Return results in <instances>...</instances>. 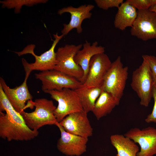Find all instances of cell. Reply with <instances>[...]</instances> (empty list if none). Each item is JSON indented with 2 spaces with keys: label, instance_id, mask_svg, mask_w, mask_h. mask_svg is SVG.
Returning a JSON list of instances; mask_svg holds the SVG:
<instances>
[{
  "label": "cell",
  "instance_id": "cell-1",
  "mask_svg": "<svg viewBox=\"0 0 156 156\" xmlns=\"http://www.w3.org/2000/svg\"><path fill=\"white\" fill-rule=\"evenodd\" d=\"M39 134L26 125L20 113L16 111L8 99L0 84V137L8 141H28Z\"/></svg>",
  "mask_w": 156,
  "mask_h": 156
},
{
  "label": "cell",
  "instance_id": "cell-2",
  "mask_svg": "<svg viewBox=\"0 0 156 156\" xmlns=\"http://www.w3.org/2000/svg\"><path fill=\"white\" fill-rule=\"evenodd\" d=\"M32 103L35 107L34 111L28 113L24 111L20 113L29 128L38 131L44 126L56 125L58 123L54 114L56 107L52 100L40 98L35 99Z\"/></svg>",
  "mask_w": 156,
  "mask_h": 156
},
{
  "label": "cell",
  "instance_id": "cell-3",
  "mask_svg": "<svg viewBox=\"0 0 156 156\" xmlns=\"http://www.w3.org/2000/svg\"><path fill=\"white\" fill-rule=\"evenodd\" d=\"M53 36L55 39L50 48L40 55L35 54L34 52L35 46L33 44L28 45L21 51L15 52L19 56L29 53L34 57L35 61L31 63L28 62L24 58L22 59V62L25 71L31 72L33 70H37L41 72L55 69L56 62L55 48L64 36L62 34L59 36L57 33Z\"/></svg>",
  "mask_w": 156,
  "mask_h": 156
},
{
  "label": "cell",
  "instance_id": "cell-4",
  "mask_svg": "<svg viewBox=\"0 0 156 156\" xmlns=\"http://www.w3.org/2000/svg\"><path fill=\"white\" fill-rule=\"evenodd\" d=\"M128 68L124 66L120 56L112 63L101 86L103 90L112 95L120 102L123 94L128 76Z\"/></svg>",
  "mask_w": 156,
  "mask_h": 156
},
{
  "label": "cell",
  "instance_id": "cell-5",
  "mask_svg": "<svg viewBox=\"0 0 156 156\" xmlns=\"http://www.w3.org/2000/svg\"><path fill=\"white\" fill-rule=\"evenodd\" d=\"M154 83L149 66L144 60L132 74L131 86L139 98L140 105L147 107L152 98Z\"/></svg>",
  "mask_w": 156,
  "mask_h": 156
},
{
  "label": "cell",
  "instance_id": "cell-6",
  "mask_svg": "<svg viewBox=\"0 0 156 156\" xmlns=\"http://www.w3.org/2000/svg\"><path fill=\"white\" fill-rule=\"evenodd\" d=\"M51 97L57 101L54 114L58 122L71 113L83 111L79 97L74 90L64 88L60 90L48 91Z\"/></svg>",
  "mask_w": 156,
  "mask_h": 156
},
{
  "label": "cell",
  "instance_id": "cell-7",
  "mask_svg": "<svg viewBox=\"0 0 156 156\" xmlns=\"http://www.w3.org/2000/svg\"><path fill=\"white\" fill-rule=\"evenodd\" d=\"M35 76L41 81L42 89L45 93L64 88L75 90L83 84L77 79L55 70L41 71L36 73Z\"/></svg>",
  "mask_w": 156,
  "mask_h": 156
},
{
  "label": "cell",
  "instance_id": "cell-8",
  "mask_svg": "<svg viewBox=\"0 0 156 156\" xmlns=\"http://www.w3.org/2000/svg\"><path fill=\"white\" fill-rule=\"evenodd\" d=\"M83 45H65L59 47L56 52V64L54 70L62 72L79 81L83 75L81 67L75 62L74 58Z\"/></svg>",
  "mask_w": 156,
  "mask_h": 156
},
{
  "label": "cell",
  "instance_id": "cell-9",
  "mask_svg": "<svg viewBox=\"0 0 156 156\" xmlns=\"http://www.w3.org/2000/svg\"><path fill=\"white\" fill-rule=\"evenodd\" d=\"M138 143L140 148L137 156H153L156 154V128L148 127L140 129L135 127L124 135Z\"/></svg>",
  "mask_w": 156,
  "mask_h": 156
},
{
  "label": "cell",
  "instance_id": "cell-10",
  "mask_svg": "<svg viewBox=\"0 0 156 156\" xmlns=\"http://www.w3.org/2000/svg\"><path fill=\"white\" fill-rule=\"evenodd\" d=\"M130 33L144 41L156 39V13L149 9L138 10Z\"/></svg>",
  "mask_w": 156,
  "mask_h": 156
},
{
  "label": "cell",
  "instance_id": "cell-11",
  "mask_svg": "<svg viewBox=\"0 0 156 156\" xmlns=\"http://www.w3.org/2000/svg\"><path fill=\"white\" fill-rule=\"evenodd\" d=\"M112 63L108 56L105 53L93 56L89 63L86 80L83 85L88 88L101 87L104 77Z\"/></svg>",
  "mask_w": 156,
  "mask_h": 156
},
{
  "label": "cell",
  "instance_id": "cell-12",
  "mask_svg": "<svg viewBox=\"0 0 156 156\" xmlns=\"http://www.w3.org/2000/svg\"><path fill=\"white\" fill-rule=\"evenodd\" d=\"M56 125L61 133L57 145L59 151L70 156H79L86 151L88 138L66 132L59 123Z\"/></svg>",
  "mask_w": 156,
  "mask_h": 156
},
{
  "label": "cell",
  "instance_id": "cell-13",
  "mask_svg": "<svg viewBox=\"0 0 156 156\" xmlns=\"http://www.w3.org/2000/svg\"><path fill=\"white\" fill-rule=\"evenodd\" d=\"M87 114L84 111L73 113L59 123L66 132L88 138L92 136L93 129Z\"/></svg>",
  "mask_w": 156,
  "mask_h": 156
},
{
  "label": "cell",
  "instance_id": "cell-14",
  "mask_svg": "<svg viewBox=\"0 0 156 156\" xmlns=\"http://www.w3.org/2000/svg\"><path fill=\"white\" fill-rule=\"evenodd\" d=\"M25 72V76L23 83L14 88H10L4 79L2 77L0 78V84L8 99L15 110L20 113L27 108L25 105L26 102L32 100L33 98L27 84V79L31 72Z\"/></svg>",
  "mask_w": 156,
  "mask_h": 156
},
{
  "label": "cell",
  "instance_id": "cell-15",
  "mask_svg": "<svg viewBox=\"0 0 156 156\" xmlns=\"http://www.w3.org/2000/svg\"><path fill=\"white\" fill-rule=\"evenodd\" d=\"M94 8L91 4L84 5L78 8L69 6L59 10L57 14L60 15L65 13H69L71 16L70 20L68 24H63L64 27L61 31L64 36L67 35L73 29L76 28L77 32L80 34L82 33L83 29L81 24L83 21L86 19L91 18L92 13L91 11Z\"/></svg>",
  "mask_w": 156,
  "mask_h": 156
},
{
  "label": "cell",
  "instance_id": "cell-16",
  "mask_svg": "<svg viewBox=\"0 0 156 156\" xmlns=\"http://www.w3.org/2000/svg\"><path fill=\"white\" fill-rule=\"evenodd\" d=\"M105 48L98 46L97 41L92 45L86 41L83 45V48L79 50L74 57L76 63L79 66L83 71V75L79 81L83 84L86 81L88 73L90 61L94 55L99 53H104Z\"/></svg>",
  "mask_w": 156,
  "mask_h": 156
},
{
  "label": "cell",
  "instance_id": "cell-17",
  "mask_svg": "<svg viewBox=\"0 0 156 156\" xmlns=\"http://www.w3.org/2000/svg\"><path fill=\"white\" fill-rule=\"evenodd\" d=\"M138 11L133 6L125 1L118 8L114 21L115 27L124 30L128 27H132L137 15Z\"/></svg>",
  "mask_w": 156,
  "mask_h": 156
},
{
  "label": "cell",
  "instance_id": "cell-18",
  "mask_svg": "<svg viewBox=\"0 0 156 156\" xmlns=\"http://www.w3.org/2000/svg\"><path fill=\"white\" fill-rule=\"evenodd\" d=\"M77 93L83 110L87 113L92 111L96 102L103 90L101 87L88 88L82 84L74 90Z\"/></svg>",
  "mask_w": 156,
  "mask_h": 156
},
{
  "label": "cell",
  "instance_id": "cell-19",
  "mask_svg": "<svg viewBox=\"0 0 156 156\" xmlns=\"http://www.w3.org/2000/svg\"><path fill=\"white\" fill-rule=\"evenodd\" d=\"M111 143L116 149V156H137L139 148L133 141L119 134L112 135L110 137Z\"/></svg>",
  "mask_w": 156,
  "mask_h": 156
},
{
  "label": "cell",
  "instance_id": "cell-20",
  "mask_svg": "<svg viewBox=\"0 0 156 156\" xmlns=\"http://www.w3.org/2000/svg\"><path fill=\"white\" fill-rule=\"evenodd\" d=\"M119 103L112 94L103 90L96 100L92 112L99 120L110 113Z\"/></svg>",
  "mask_w": 156,
  "mask_h": 156
},
{
  "label": "cell",
  "instance_id": "cell-21",
  "mask_svg": "<svg viewBox=\"0 0 156 156\" xmlns=\"http://www.w3.org/2000/svg\"><path fill=\"white\" fill-rule=\"evenodd\" d=\"M47 0H6L0 1L2 7L8 9H14L15 13H20L22 7L23 5L31 6L40 3H45Z\"/></svg>",
  "mask_w": 156,
  "mask_h": 156
},
{
  "label": "cell",
  "instance_id": "cell-22",
  "mask_svg": "<svg viewBox=\"0 0 156 156\" xmlns=\"http://www.w3.org/2000/svg\"><path fill=\"white\" fill-rule=\"evenodd\" d=\"M125 1L138 10H148L156 4V0H127Z\"/></svg>",
  "mask_w": 156,
  "mask_h": 156
},
{
  "label": "cell",
  "instance_id": "cell-23",
  "mask_svg": "<svg viewBox=\"0 0 156 156\" xmlns=\"http://www.w3.org/2000/svg\"><path fill=\"white\" fill-rule=\"evenodd\" d=\"M123 0H95L97 6L100 8L107 10L109 8L116 7L118 8L123 2Z\"/></svg>",
  "mask_w": 156,
  "mask_h": 156
},
{
  "label": "cell",
  "instance_id": "cell-24",
  "mask_svg": "<svg viewBox=\"0 0 156 156\" xmlns=\"http://www.w3.org/2000/svg\"><path fill=\"white\" fill-rule=\"evenodd\" d=\"M142 57L143 59L147 63L150 70L154 84H156V57L148 55H143Z\"/></svg>",
  "mask_w": 156,
  "mask_h": 156
},
{
  "label": "cell",
  "instance_id": "cell-25",
  "mask_svg": "<svg viewBox=\"0 0 156 156\" xmlns=\"http://www.w3.org/2000/svg\"><path fill=\"white\" fill-rule=\"evenodd\" d=\"M152 94L154 101L153 108L152 112L147 116L145 120L148 123L156 124V84H155L153 86Z\"/></svg>",
  "mask_w": 156,
  "mask_h": 156
},
{
  "label": "cell",
  "instance_id": "cell-26",
  "mask_svg": "<svg viewBox=\"0 0 156 156\" xmlns=\"http://www.w3.org/2000/svg\"><path fill=\"white\" fill-rule=\"evenodd\" d=\"M149 10L156 13V4L151 7Z\"/></svg>",
  "mask_w": 156,
  "mask_h": 156
}]
</instances>
